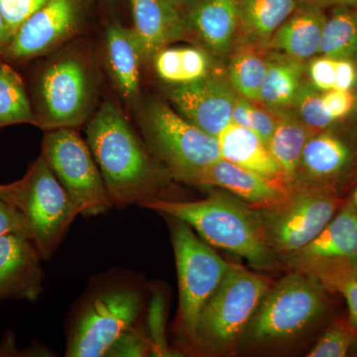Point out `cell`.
I'll return each mask as SVG.
<instances>
[{"label":"cell","instance_id":"cell-1","mask_svg":"<svg viewBox=\"0 0 357 357\" xmlns=\"http://www.w3.org/2000/svg\"><path fill=\"white\" fill-rule=\"evenodd\" d=\"M86 143L96 162L112 206L124 208L163 199L168 172L153 161L122 110L105 102L91 117Z\"/></svg>","mask_w":357,"mask_h":357},{"label":"cell","instance_id":"cell-2","mask_svg":"<svg viewBox=\"0 0 357 357\" xmlns=\"http://www.w3.org/2000/svg\"><path fill=\"white\" fill-rule=\"evenodd\" d=\"M146 301L144 282L122 269L98 275L70 309L66 356L102 357L119 335L138 325Z\"/></svg>","mask_w":357,"mask_h":357},{"label":"cell","instance_id":"cell-3","mask_svg":"<svg viewBox=\"0 0 357 357\" xmlns=\"http://www.w3.org/2000/svg\"><path fill=\"white\" fill-rule=\"evenodd\" d=\"M189 225L211 245L248 260L256 269L273 266V251L268 245L259 211L236 199L213 194L198 201L156 199L140 204Z\"/></svg>","mask_w":357,"mask_h":357},{"label":"cell","instance_id":"cell-4","mask_svg":"<svg viewBox=\"0 0 357 357\" xmlns=\"http://www.w3.org/2000/svg\"><path fill=\"white\" fill-rule=\"evenodd\" d=\"M3 201L15 206L24 218L30 239L42 260H49L55 255L79 215L41 155L24 177L9 184Z\"/></svg>","mask_w":357,"mask_h":357},{"label":"cell","instance_id":"cell-5","mask_svg":"<svg viewBox=\"0 0 357 357\" xmlns=\"http://www.w3.org/2000/svg\"><path fill=\"white\" fill-rule=\"evenodd\" d=\"M170 218L178 271V331L192 344L199 314L231 264L201 241L189 225L178 218Z\"/></svg>","mask_w":357,"mask_h":357},{"label":"cell","instance_id":"cell-6","mask_svg":"<svg viewBox=\"0 0 357 357\" xmlns=\"http://www.w3.org/2000/svg\"><path fill=\"white\" fill-rule=\"evenodd\" d=\"M148 149L163 162L172 177L197 184L201 174L222 158L217 138L161 103L142 116Z\"/></svg>","mask_w":357,"mask_h":357},{"label":"cell","instance_id":"cell-7","mask_svg":"<svg viewBox=\"0 0 357 357\" xmlns=\"http://www.w3.org/2000/svg\"><path fill=\"white\" fill-rule=\"evenodd\" d=\"M268 291L269 280L264 276L230 265L199 314L192 345L215 349L234 342L252 319Z\"/></svg>","mask_w":357,"mask_h":357},{"label":"cell","instance_id":"cell-8","mask_svg":"<svg viewBox=\"0 0 357 357\" xmlns=\"http://www.w3.org/2000/svg\"><path fill=\"white\" fill-rule=\"evenodd\" d=\"M41 156L79 215L95 217L114 206L88 143L74 128L47 131L42 141Z\"/></svg>","mask_w":357,"mask_h":357},{"label":"cell","instance_id":"cell-9","mask_svg":"<svg viewBox=\"0 0 357 357\" xmlns=\"http://www.w3.org/2000/svg\"><path fill=\"white\" fill-rule=\"evenodd\" d=\"M37 126L45 130L74 128L89 117L93 83L89 66L76 55L52 61L37 84Z\"/></svg>","mask_w":357,"mask_h":357},{"label":"cell","instance_id":"cell-10","mask_svg":"<svg viewBox=\"0 0 357 357\" xmlns=\"http://www.w3.org/2000/svg\"><path fill=\"white\" fill-rule=\"evenodd\" d=\"M324 307V286L319 279L306 272H294L263 298L252 318L251 337L259 342L293 337L311 325Z\"/></svg>","mask_w":357,"mask_h":357},{"label":"cell","instance_id":"cell-11","mask_svg":"<svg viewBox=\"0 0 357 357\" xmlns=\"http://www.w3.org/2000/svg\"><path fill=\"white\" fill-rule=\"evenodd\" d=\"M338 206L340 199L326 188L290 192L281 204L259 211L268 245L287 256L300 250L335 217Z\"/></svg>","mask_w":357,"mask_h":357},{"label":"cell","instance_id":"cell-12","mask_svg":"<svg viewBox=\"0 0 357 357\" xmlns=\"http://www.w3.org/2000/svg\"><path fill=\"white\" fill-rule=\"evenodd\" d=\"M294 264L321 280L357 267V208L345 204L324 229L300 250L288 255Z\"/></svg>","mask_w":357,"mask_h":357},{"label":"cell","instance_id":"cell-13","mask_svg":"<svg viewBox=\"0 0 357 357\" xmlns=\"http://www.w3.org/2000/svg\"><path fill=\"white\" fill-rule=\"evenodd\" d=\"M79 15V0H48L21 26L2 53L13 61L43 55L77 31Z\"/></svg>","mask_w":357,"mask_h":357},{"label":"cell","instance_id":"cell-14","mask_svg":"<svg viewBox=\"0 0 357 357\" xmlns=\"http://www.w3.org/2000/svg\"><path fill=\"white\" fill-rule=\"evenodd\" d=\"M168 96L178 114L213 137L218 138L231 123L236 96L220 77L208 75L192 83L171 86Z\"/></svg>","mask_w":357,"mask_h":357},{"label":"cell","instance_id":"cell-15","mask_svg":"<svg viewBox=\"0 0 357 357\" xmlns=\"http://www.w3.org/2000/svg\"><path fill=\"white\" fill-rule=\"evenodd\" d=\"M42 258L29 237H0V305L7 300L36 301L43 293Z\"/></svg>","mask_w":357,"mask_h":357},{"label":"cell","instance_id":"cell-16","mask_svg":"<svg viewBox=\"0 0 357 357\" xmlns=\"http://www.w3.org/2000/svg\"><path fill=\"white\" fill-rule=\"evenodd\" d=\"M133 30L144 61L153 59L162 49L187 36L185 13L175 0H129Z\"/></svg>","mask_w":357,"mask_h":357},{"label":"cell","instance_id":"cell-17","mask_svg":"<svg viewBox=\"0 0 357 357\" xmlns=\"http://www.w3.org/2000/svg\"><path fill=\"white\" fill-rule=\"evenodd\" d=\"M183 9L188 35L208 54L227 57L237 31V0H194Z\"/></svg>","mask_w":357,"mask_h":357},{"label":"cell","instance_id":"cell-18","mask_svg":"<svg viewBox=\"0 0 357 357\" xmlns=\"http://www.w3.org/2000/svg\"><path fill=\"white\" fill-rule=\"evenodd\" d=\"M283 183L269 180L220 158L201 174L197 185L222 188L248 203L266 208L288 198L291 192Z\"/></svg>","mask_w":357,"mask_h":357},{"label":"cell","instance_id":"cell-19","mask_svg":"<svg viewBox=\"0 0 357 357\" xmlns=\"http://www.w3.org/2000/svg\"><path fill=\"white\" fill-rule=\"evenodd\" d=\"M105 54L110 77L124 100L135 102L140 91V68L144 58L133 28L114 23L105 32Z\"/></svg>","mask_w":357,"mask_h":357},{"label":"cell","instance_id":"cell-20","mask_svg":"<svg viewBox=\"0 0 357 357\" xmlns=\"http://www.w3.org/2000/svg\"><path fill=\"white\" fill-rule=\"evenodd\" d=\"M326 18L316 2L299 3L292 15L275 32L268 48L300 61L312 57L318 54Z\"/></svg>","mask_w":357,"mask_h":357},{"label":"cell","instance_id":"cell-21","mask_svg":"<svg viewBox=\"0 0 357 357\" xmlns=\"http://www.w3.org/2000/svg\"><path fill=\"white\" fill-rule=\"evenodd\" d=\"M217 139L222 159L269 180H288L269 148L250 129L230 123Z\"/></svg>","mask_w":357,"mask_h":357},{"label":"cell","instance_id":"cell-22","mask_svg":"<svg viewBox=\"0 0 357 357\" xmlns=\"http://www.w3.org/2000/svg\"><path fill=\"white\" fill-rule=\"evenodd\" d=\"M299 0H237V31L243 44L268 48L275 32L292 15Z\"/></svg>","mask_w":357,"mask_h":357},{"label":"cell","instance_id":"cell-23","mask_svg":"<svg viewBox=\"0 0 357 357\" xmlns=\"http://www.w3.org/2000/svg\"><path fill=\"white\" fill-rule=\"evenodd\" d=\"M276 116V126L268 143V148L281 166L288 178L299 171L303 149L316 131L305 126L297 114L285 109H271Z\"/></svg>","mask_w":357,"mask_h":357},{"label":"cell","instance_id":"cell-24","mask_svg":"<svg viewBox=\"0 0 357 357\" xmlns=\"http://www.w3.org/2000/svg\"><path fill=\"white\" fill-rule=\"evenodd\" d=\"M351 159L344 140L332 133L314 134L303 149L300 168L316 180H328L340 175Z\"/></svg>","mask_w":357,"mask_h":357},{"label":"cell","instance_id":"cell-25","mask_svg":"<svg viewBox=\"0 0 357 357\" xmlns=\"http://www.w3.org/2000/svg\"><path fill=\"white\" fill-rule=\"evenodd\" d=\"M153 61L157 76L171 86L192 83L210 75L208 53L196 47H166Z\"/></svg>","mask_w":357,"mask_h":357},{"label":"cell","instance_id":"cell-26","mask_svg":"<svg viewBox=\"0 0 357 357\" xmlns=\"http://www.w3.org/2000/svg\"><path fill=\"white\" fill-rule=\"evenodd\" d=\"M304 72V63L297 59L286 56L267 60L266 76L260 91L259 102L270 109H287L293 105Z\"/></svg>","mask_w":357,"mask_h":357},{"label":"cell","instance_id":"cell-27","mask_svg":"<svg viewBox=\"0 0 357 357\" xmlns=\"http://www.w3.org/2000/svg\"><path fill=\"white\" fill-rule=\"evenodd\" d=\"M318 54L333 60L357 57V11L337 6L326 18Z\"/></svg>","mask_w":357,"mask_h":357},{"label":"cell","instance_id":"cell-28","mask_svg":"<svg viewBox=\"0 0 357 357\" xmlns=\"http://www.w3.org/2000/svg\"><path fill=\"white\" fill-rule=\"evenodd\" d=\"M37 126L23 79L6 63L0 61V128L13 124Z\"/></svg>","mask_w":357,"mask_h":357},{"label":"cell","instance_id":"cell-29","mask_svg":"<svg viewBox=\"0 0 357 357\" xmlns=\"http://www.w3.org/2000/svg\"><path fill=\"white\" fill-rule=\"evenodd\" d=\"M266 70L267 60L263 57L261 50L241 45L230 61L229 79L232 89L251 102H259Z\"/></svg>","mask_w":357,"mask_h":357},{"label":"cell","instance_id":"cell-30","mask_svg":"<svg viewBox=\"0 0 357 357\" xmlns=\"http://www.w3.org/2000/svg\"><path fill=\"white\" fill-rule=\"evenodd\" d=\"M292 105L300 121L312 130L325 129L335 121L324 107L323 93L312 82L302 79Z\"/></svg>","mask_w":357,"mask_h":357},{"label":"cell","instance_id":"cell-31","mask_svg":"<svg viewBox=\"0 0 357 357\" xmlns=\"http://www.w3.org/2000/svg\"><path fill=\"white\" fill-rule=\"evenodd\" d=\"M148 317V340L152 356H178L180 352L173 351L166 340V303L163 294L155 290L149 305Z\"/></svg>","mask_w":357,"mask_h":357},{"label":"cell","instance_id":"cell-32","mask_svg":"<svg viewBox=\"0 0 357 357\" xmlns=\"http://www.w3.org/2000/svg\"><path fill=\"white\" fill-rule=\"evenodd\" d=\"M352 342L354 335L351 331L342 326H333L324 333L307 356L344 357L351 349Z\"/></svg>","mask_w":357,"mask_h":357},{"label":"cell","instance_id":"cell-33","mask_svg":"<svg viewBox=\"0 0 357 357\" xmlns=\"http://www.w3.org/2000/svg\"><path fill=\"white\" fill-rule=\"evenodd\" d=\"M48 0H0V13L11 38Z\"/></svg>","mask_w":357,"mask_h":357},{"label":"cell","instance_id":"cell-34","mask_svg":"<svg viewBox=\"0 0 357 357\" xmlns=\"http://www.w3.org/2000/svg\"><path fill=\"white\" fill-rule=\"evenodd\" d=\"M151 354L149 340L139 324L119 335L105 356H148Z\"/></svg>","mask_w":357,"mask_h":357},{"label":"cell","instance_id":"cell-35","mask_svg":"<svg viewBox=\"0 0 357 357\" xmlns=\"http://www.w3.org/2000/svg\"><path fill=\"white\" fill-rule=\"evenodd\" d=\"M331 287L337 288L344 295L349 312V324L357 330V276L354 271H344L331 275L321 281Z\"/></svg>","mask_w":357,"mask_h":357},{"label":"cell","instance_id":"cell-36","mask_svg":"<svg viewBox=\"0 0 357 357\" xmlns=\"http://www.w3.org/2000/svg\"><path fill=\"white\" fill-rule=\"evenodd\" d=\"M337 60L321 57L314 59L310 64L309 74L312 84L321 91L335 88Z\"/></svg>","mask_w":357,"mask_h":357},{"label":"cell","instance_id":"cell-37","mask_svg":"<svg viewBox=\"0 0 357 357\" xmlns=\"http://www.w3.org/2000/svg\"><path fill=\"white\" fill-rule=\"evenodd\" d=\"M323 105L326 114L335 121L349 114L354 107V96L351 91L333 89L323 93Z\"/></svg>","mask_w":357,"mask_h":357},{"label":"cell","instance_id":"cell-38","mask_svg":"<svg viewBox=\"0 0 357 357\" xmlns=\"http://www.w3.org/2000/svg\"><path fill=\"white\" fill-rule=\"evenodd\" d=\"M276 126V116L251 103L248 112V128L268 146Z\"/></svg>","mask_w":357,"mask_h":357},{"label":"cell","instance_id":"cell-39","mask_svg":"<svg viewBox=\"0 0 357 357\" xmlns=\"http://www.w3.org/2000/svg\"><path fill=\"white\" fill-rule=\"evenodd\" d=\"M7 234H18L29 237V229L20 211L4 201H0V237Z\"/></svg>","mask_w":357,"mask_h":357},{"label":"cell","instance_id":"cell-40","mask_svg":"<svg viewBox=\"0 0 357 357\" xmlns=\"http://www.w3.org/2000/svg\"><path fill=\"white\" fill-rule=\"evenodd\" d=\"M356 84V67L354 61L337 60L335 65V89L351 91Z\"/></svg>","mask_w":357,"mask_h":357},{"label":"cell","instance_id":"cell-41","mask_svg":"<svg viewBox=\"0 0 357 357\" xmlns=\"http://www.w3.org/2000/svg\"><path fill=\"white\" fill-rule=\"evenodd\" d=\"M46 351H41V349L30 347L24 351H20L16 347L15 335L13 333L6 332V337L0 344V357H17V356H39L40 354H46ZM48 356V354H46Z\"/></svg>","mask_w":357,"mask_h":357},{"label":"cell","instance_id":"cell-42","mask_svg":"<svg viewBox=\"0 0 357 357\" xmlns=\"http://www.w3.org/2000/svg\"><path fill=\"white\" fill-rule=\"evenodd\" d=\"M251 103H252L251 100L243 96H239V98L236 96L232 107L231 123L248 128V112Z\"/></svg>","mask_w":357,"mask_h":357},{"label":"cell","instance_id":"cell-43","mask_svg":"<svg viewBox=\"0 0 357 357\" xmlns=\"http://www.w3.org/2000/svg\"><path fill=\"white\" fill-rule=\"evenodd\" d=\"M11 39L13 38H11L1 13H0V52L6 50V47L10 43Z\"/></svg>","mask_w":357,"mask_h":357},{"label":"cell","instance_id":"cell-44","mask_svg":"<svg viewBox=\"0 0 357 357\" xmlns=\"http://www.w3.org/2000/svg\"><path fill=\"white\" fill-rule=\"evenodd\" d=\"M316 3L335 4L337 6H354L357 3V0H314Z\"/></svg>","mask_w":357,"mask_h":357},{"label":"cell","instance_id":"cell-45","mask_svg":"<svg viewBox=\"0 0 357 357\" xmlns=\"http://www.w3.org/2000/svg\"><path fill=\"white\" fill-rule=\"evenodd\" d=\"M8 185H0V201H3L4 197L6 196L7 192H8Z\"/></svg>","mask_w":357,"mask_h":357},{"label":"cell","instance_id":"cell-46","mask_svg":"<svg viewBox=\"0 0 357 357\" xmlns=\"http://www.w3.org/2000/svg\"><path fill=\"white\" fill-rule=\"evenodd\" d=\"M176 2H178V4H180L181 6L184 8L185 6H188V4L191 3V2L194 1V0H175Z\"/></svg>","mask_w":357,"mask_h":357},{"label":"cell","instance_id":"cell-47","mask_svg":"<svg viewBox=\"0 0 357 357\" xmlns=\"http://www.w3.org/2000/svg\"><path fill=\"white\" fill-rule=\"evenodd\" d=\"M354 203L356 204V206L357 208V190H356V192H354Z\"/></svg>","mask_w":357,"mask_h":357},{"label":"cell","instance_id":"cell-48","mask_svg":"<svg viewBox=\"0 0 357 357\" xmlns=\"http://www.w3.org/2000/svg\"><path fill=\"white\" fill-rule=\"evenodd\" d=\"M354 274H356L357 276V267L356 268V269H354Z\"/></svg>","mask_w":357,"mask_h":357},{"label":"cell","instance_id":"cell-49","mask_svg":"<svg viewBox=\"0 0 357 357\" xmlns=\"http://www.w3.org/2000/svg\"><path fill=\"white\" fill-rule=\"evenodd\" d=\"M356 84H357V69H356Z\"/></svg>","mask_w":357,"mask_h":357}]
</instances>
